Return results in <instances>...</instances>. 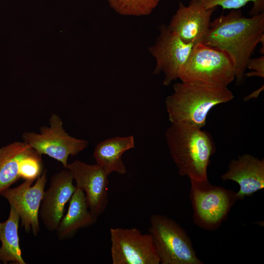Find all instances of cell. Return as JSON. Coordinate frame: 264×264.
<instances>
[{"instance_id":"cell-11","label":"cell","mask_w":264,"mask_h":264,"mask_svg":"<svg viewBox=\"0 0 264 264\" xmlns=\"http://www.w3.org/2000/svg\"><path fill=\"white\" fill-rule=\"evenodd\" d=\"M68 169L76 187L85 193L88 208L96 218L105 211L108 203L109 175L99 165L79 160L68 163Z\"/></svg>"},{"instance_id":"cell-16","label":"cell","mask_w":264,"mask_h":264,"mask_svg":"<svg viewBox=\"0 0 264 264\" xmlns=\"http://www.w3.org/2000/svg\"><path fill=\"white\" fill-rule=\"evenodd\" d=\"M97 218L88 208L84 192L76 188L69 200L67 212L56 230L57 236L60 240L66 239L80 229L93 224Z\"/></svg>"},{"instance_id":"cell-13","label":"cell","mask_w":264,"mask_h":264,"mask_svg":"<svg viewBox=\"0 0 264 264\" xmlns=\"http://www.w3.org/2000/svg\"><path fill=\"white\" fill-rule=\"evenodd\" d=\"M216 8L205 9L191 0L188 6L179 2L178 8L167 26L184 42L195 45L202 43L211 22Z\"/></svg>"},{"instance_id":"cell-9","label":"cell","mask_w":264,"mask_h":264,"mask_svg":"<svg viewBox=\"0 0 264 264\" xmlns=\"http://www.w3.org/2000/svg\"><path fill=\"white\" fill-rule=\"evenodd\" d=\"M194 45L184 42L164 24L159 27V34L155 43L148 48L155 58L153 74L163 72V84L169 86L178 79L180 70L187 60Z\"/></svg>"},{"instance_id":"cell-10","label":"cell","mask_w":264,"mask_h":264,"mask_svg":"<svg viewBox=\"0 0 264 264\" xmlns=\"http://www.w3.org/2000/svg\"><path fill=\"white\" fill-rule=\"evenodd\" d=\"M33 181L25 180L18 186L8 188L1 195L18 214L27 233L36 236L40 232L39 209L47 182L44 171L32 186Z\"/></svg>"},{"instance_id":"cell-15","label":"cell","mask_w":264,"mask_h":264,"mask_svg":"<svg viewBox=\"0 0 264 264\" xmlns=\"http://www.w3.org/2000/svg\"><path fill=\"white\" fill-rule=\"evenodd\" d=\"M134 146L132 135L111 137L97 145L93 157L96 163L109 176L114 172L124 175L126 174L127 169L122 159V155L133 148Z\"/></svg>"},{"instance_id":"cell-17","label":"cell","mask_w":264,"mask_h":264,"mask_svg":"<svg viewBox=\"0 0 264 264\" xmlns=\"http://www.w3.org/2000/svg\"><path fill=\"white\" fill-rule=\"evenodd\" d=\"M34 150L23 141H15L0 148V196L21 178L20 161Z\"/></svg>"},{"instance_id":"cell-21","label":"cell","mask_w":264,"mask_h":264,"mask_svg":"<svg viewBox=\"0 0 264 264\" xmlns=\"http://www.w3.org/2000/svg\"><path fill=\"white\" fill-rule=\"evenodd\" d=\"M43 161L42 155L34 150L23 157L19 164V174L21 178L34 181L42 174Z\"/></svg>"},{"instance_id":"cell-1","label":"cell","mask_w":264,"mask_h":264,"mask_svg":"<svg viewBox=\"0 0 264 264\" xmlns=\"http://www.w3.org/2000/svg\"><path fill=\"white\" fill-rule=\"evenodd\" d=\"M264 36V12L250 17L232 10L211 22L202 42L224 51L232 60L237 85L243 84L248 60Z\"/></svg>"},{"instance_id":"cell-20","label":"cell","mask_w":264,"mask_h":264,"mask_svg":"<svg viewBox=\"0 0 264 264\" xmlns=\"http://www.w3.org/2000/svg\"><path fill=\"white\" fill-rule=\"evenodd\" d=\"M205 9H211L220 6L223 9L238 10L249 2L253 6L250 12V16H254L264 12V0H192Z\"/></svg>"},{"instance_id":"cell-22","label":"cell","mask_w":264,"mask_h":264,"mask_svg":"<svg viewBox=\"0 0 264 264\" xmlns=\"http://www.w3.org/2000/svg\"><path fill=\"white\" fill-rule=\"evenodd\" d=\"M246 68L251 69V72L245 73V77H250L252 76L264 78V56L255 58H250L248 60Z\"/></svg>"},{"instance_id":"cell-2","label":"cell","mask_w":264,"mask_h":264,"mask_svg":"<svg viewBox=\"0 0 264 264\" xmlns=\"http://www.w3.org/2000/svg\"><path fill=\"white\" fill-rule=\"evenodd\" d=\"M171 156L179 174L190 180L208 179L207 169L216 147L211 134L194 126L171 123L165 132Z\"/></svg>"},{"instance_id":"cell-12","label":"cell","mask_w":264,"mask_h":264,"mask_svg":"<svg viewBox=\"0 0 264 264\" xmlns=\"http://www.w3.org/2000/svg\"><path fill=\"white\" fill-rule=\"evenodd\" d=\"M70 172L65 169L54 174L48 188L44 191L39 209V216L49 231L57 229L64 216L66 203L76 189Z\"/></svg>"},{"instance_id":"cell-14","label":"cell","mask_w":264,"mask_h":264,"mask_svg":"<svg viewBox=\"0 0 264 264\" xmlns=\"http://www.w3.org/2000/svg\"><path fill=\"white\" fill-rule=\"evenodd\" d=\"M222 180H232L239 185L236 193L239 199L250 196L264 188V160L249 154L232 159L227 171L220 176Z\"/></svg>"},{"instance_id":"cell-18","label":"cell","mask_w":264,"mask_h":264,"mask_svg":"<svg viewBox=\"0 0 264 264\" xmlns=\"http://www.w3.org/2000/svg\"><path fill=\"white\" fill-rule=\"evenodd\" d=\"M20 217L10 206L9 216L4 222L0 221V262L7 264H26L22 257L18 233Z\"/></svg>"},{"instance_id":"cell-7","label":"cell","mask_w":264,"mask_h":264,"mask_svg":"<svg viewBox=\"0 0 264 264\" xmlns=\"http://www.w3.org/2000/svg\"><path fill=\"white\" fill-rule=\"evenodd\" d=\"M49 123V126L40 128V133L23 132L22 139L38 154L54 158L66 169L69 156L77 155L88 147V142L69 135L63 128L61 118L57 114H51Z\"/></svg>"},{"instance_id":"cell-8","label":"cell","mask_w":264,"mask_h":264,"mask_svg":"<svg viewBox=\"0 0 264 264\" xmlns=\"http://www.w3.org/2000/svg\"><path fill=\"white\" fill-rule=\"evenodd\" d=\"M113 264H159L153 239L137 228L110 229Z\"/></svg>"},{"instance_id":"cell-19","label":"cell","mask_w":264,"mask_h":264,"mask_svg":"<svg viewBox=\"0 0 264 264\" xmlns=\"http://www.w3.org/2000/svg\"><path fill=\"white\" fill-rule=\"evenodd\" d=\"M111 8L123 16H143L150 15L160 0H107Z\"/></svg>"},{"instance_id":"cell-5","label":"cell","mask_w":264,"mask_h":264,"mask_svg":"<svg viewBox=\"0 0 264 264\" xmlns=\"http://www.w3.org/2000/svg\"><path fill=\"white\" fill-rule=\"evenodd\" d=\"M189 198L193 210L194 223L199 227L214 230L227 218L238 200L232 190L214 185L208 179H190Z\"/></svg>"},{"instance_id":"cell-4","label":"cell","mask_w":264,"mask_h":264,"mask_svg":"<svg viewBox=\"0 0 264 264\" xmlns=\"http://www.w3.org/2000/svg\"><path fill=\"white\" fill-rule=\"evenodd\" d=\"M178 79L203 86L227 88L235 80V67L224 51L201 43L193 46Z\"/></svg>"},{"instance_id":"cell-3","label":"cell","mask_w":264,"mask_h":264,"mask_svg":"<svg viewBox=\"0 0 264 264\" xmlns=\"http://www.w3.org/2000/svg\"><path fill=\"white\" fill-rule=\"evenodd\" d=\"M234 97L228 87H209L181 81L174 84L173 92L166 98L165 105L171 123L202 129L214 107L230 102Z\"/></svg>"},{"instance_id":"cell-6","label":"cell","mask_w":264,"mask_h":264,"mask_svg":"<svg viewBox=\"0 0 264 264\" xmlns=\"http://www.w3.org/2000/svg\"><path fill=\"white\" fill-rule=\"evenodd\" d=\"M149 234L161 264H203L186 231L173 220L160 214L151 216Z\"/></svg>"}]
</instances>
